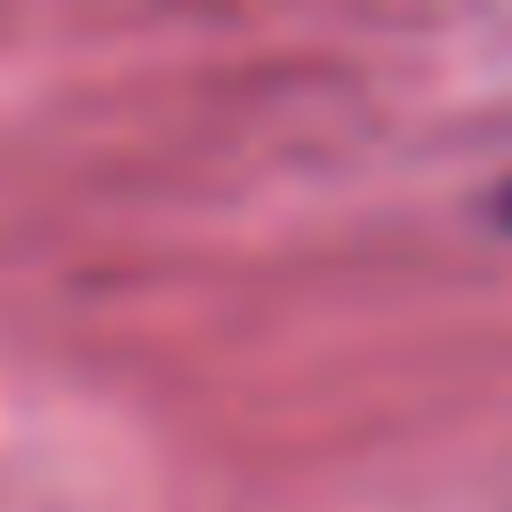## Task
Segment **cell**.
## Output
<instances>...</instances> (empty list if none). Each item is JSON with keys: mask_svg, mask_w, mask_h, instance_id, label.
<instances>
[{"mask_svg": "<svg viewBox=\"0 0 512 512\" xmlns=\"http://www.w3.org/2000/svg\"><path fill=\"white\" fill-rule=\"evenodd\" d=\"M504 224H512V184H504Z\"/></svg>", "mask_w": 512, "mask_h": 512, "instance_id": "cell-1", "label": "cell"}]
</instances>
